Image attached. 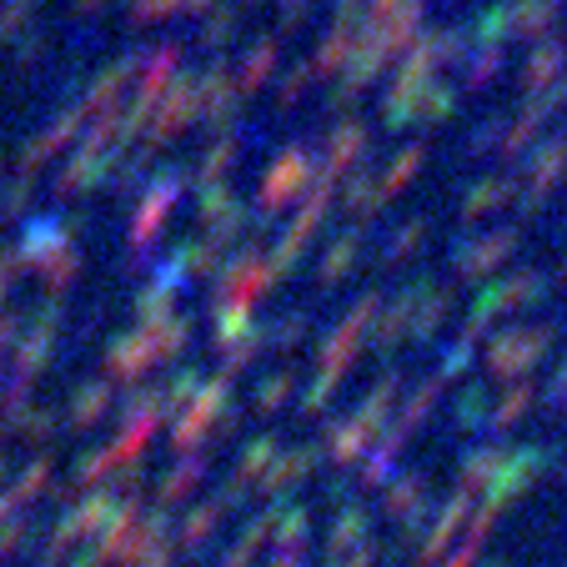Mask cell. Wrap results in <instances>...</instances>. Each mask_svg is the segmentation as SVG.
I'll return each mask as SVG.
<instances>
[{
    "label": "cell",
    "mask_w": 567,
    "mask_h": 567,
    "mask_svg": "<svg viewBox=\"0 0 567 567\" xmlns=\"http://www.w3.org/2000/svg\"><path fill=\"white\" fill-rule=\"evenodd\" d=\"M557 327L553 321H543V327H512L502 331V337H492L487 342V366H492L497 377H518V372H528L537 356L553 347Z\"/></svg>",
    "instance_id": "obj_1"
},
{
    "label": "cell",
    "mask_w": 567,
    "mask_h": 567,
    "mask_svg": "<svg viewBox=\"0 0 567 567\" xmlns=\"http://www.w3.org/2000/svg\"><path fill=\"white\" fill-rule=\"evenodd\" d=\"M307 181H311V161H307V151H302V146H286V151L272 161V171H267V181H261V206H257V212H267V216H272L276 206L296 202Z\"/></svg>",
    "instance_id": "obj_2"
},
{
    "label": "cell",
    "mask_w": 567,
    "mask_h": 567,
    "mask_svg": "<svg viewBox=\"0 0 567 567\" xmlns=\"http://www.w3.org/2000/svg\"><path fill=\"white\" fill-rule=\"evenodd\" d=\"M272 286V276H267V261L257 257V251H237V257L226 261V272L216 276V302H241V307H251L261 292Z\"/></svg>",
    "instance_id": "obj_3"
},
{
    "label": "cell",
    "mask_w": 567,
    "mask_h": 567,
    "mask_svg": "<svg viewBox=\"0 0 567 567\" xmlns=\"http://www.w3.org/2000/svg\"><path fill=\"white\" fill-rule=\"evenodd\" d=\"M512 247H518V231H512V226H497V231H487L483 241H477V237H457V247H452L457 276H487L502 257H512Z\"/></svg>",
    "instance_id": "obj_4"
},
{
    "label": "cell",
    "mask_w": 567,
    "mask_h": 567,
    "mask_svg": "<svg viewBox=\"0 0 567 567\" xmlns=\"http://www.w3.org/2000/svg\"><path fill=\"white\" fill-rule=\"evenodd\" d=\"M422 296H427V282L402 286V292H397V302H392V307L382 311V321L372 327V347H377V352H392V347L402 342V331L412 327V307L422 302Z\"/></svg>",
    "instance_id": "obj_5"
},
{
    "label": "cell",
    "mask_w": 567,
    "mask_h": 567,
    "mask_svg": "<svg viewBox=\"0 0 567 567\" xmlns=\"http://www.w3.org/2000/svg\"><path fill=\"white\" fill-rule=\"evenodd\" d=\"M563 171H567V136H547V141L537 146V156H532V177H528V196H522V206L543 202V191L553 186Z\"/></svg>",
    "instance_id": "obj_6"
},
{
    "label": "cell",
    "mask_w": 567,
    "mask_h": 567,
    "mask_svg": "<svg viewBox=\"0 0 567 567\" xmlns=\"http://www.w3.org/2000/svg\"><path fill=\"white\" fill-rule=\"evenodd\" d=\"M508 5V36H543L563 15V0H502Z\"/></svg>",
    "instance_id": "obj_7"
},
{
    "label": "cell",
    "mask_w": 567,
    "mask_h": 567,
    "mask_svg": "<svg viewBox=\"0 0 567 567\" xmlns=\"http://www.w3.org/2000/svg\"><path fill=\"white\" fill-rule=\"evenodd\" d=\"M196 116V76H177V86H171V95H166L161 116H156V131L151 141H166V136H177L186 121Z\"/></svg>",
    "instance_id": "obj_8"
},
{
    "label": "cell",
    "mask_w": 567,
    "mask_h": 567,
    "mask_svg": "<svg viewBox=\"0 0 567 567\" xmlns=\"http://www.w3.org/2000/svg\"><path fill=\"white\" fill-rule=\"evenodd\" d=\"M563 60H567V41L547 36L543 46H532V56L522 60V86H528V91H537V86H547L557 71H563Z\"/></svg>",
    "instance_id": "obj_9"
},
{
    "label": "cell",
    "mask_w": 567,
    "mask_h": 567,
    "mask_svg": "<svg viewBox=\"0 0 567 567\" xmlns=\"http://www.w3.org/2000/svg\"><path fill=\"white\" fill-rule=\"evenodd\" d=\"M181 181H186V177H181V171H166V177L156 181V186H151V196H146V206H141V216H136V231H131V237H136V241H146V237H151V231H156V222H161V212H166V206H171V202H177Z\"/></svg>",
    "instance_id": "obj_10"
},
{
    "label": "cell",
    "mask_w": 567,
    "mask_h": 567,
    "mask_svg": "<svg viewBox=\"0 0 567 567\" xmlns=\"http://www.w3.org/2000/svg\"><path fill=\"white\" fill-rule=\"evenodd\" d=\"M356 247H362V226H347L342 237H337V241H331V247H327V257H321V267H317V276H321V282H327V286H331V282H342V276L352 272Z\"/></svg>",
    "instance_id": "obj_11"
},
{
    "label": "cell",
    "mask_w": 567,
    "mask_h": 567,
    "mask_svg": "<svg viewBox=\"0 0 567 567\" xmlns=\"http://www.w3.org/2000/svg\"><path fill=\"white\" fill-rule=\"evenodd\" d=\"M272 66H276V36H261L257 46L247 50V60H241V71H237V95H247V91H257L267 76H272Z\"/></svg>",
    "instance_id": "obj_12"
},
{
    "label": "cell",
    "mask_w": 567,
    "mask_h": 567,
    "mask_svg": "<svg viewBox=\"0 0 567 567\" xmlns=\"http://www.w3.org/2000/svg\"><path fill=\"white\" fill-rule=\"evenodd\" d=\"M377 206H382V181L372 177V171H356V177L347 181V191H342V212L362 222V216H372Z\"/></svg>",
    "instance_id": "obj_13"
},
{
    "label": "cell",
    "mask_w": 567,
    "mask_h": 567,
    "mask_svg": "<svg viewBox=\"0 0 567 567\" xmlns=\"http://www.w3.org/2000/svg\"><path fill=\"white\" fill-rule=\"evenodd\" d=\"M447 307H452V286H442V292H432V296H422V302H417V311H422V317H412V342L417 347H427L432 337H438Z\"/></svg>",
    "instance_id": "obj_14"
},
{
    "label": "cell",
    "mask_w": 567,
    "mask_h": 567,
    "mask_svg": "<svg viewBox=\"0 0 567 567\" xmlns=\"http://www.w3.org/2000/svg\"><path fill=\"white\" fill-rule=\"evenodd\" d=\"M251 331H257L251 307H241V302H216V347H231V342H241V337H251Z\"/></svg>",
    "instance_id": "obj_15"
},
{
    "label": "cell",
    "mask_w": 567,
    "mask_h": 567,
    "mask_svg": "<svg viewBox=\"0 0 567 567\" xmlns=\"http://www.w3.org/2000/svg\"><path fill=\"white\" fill-rule=\"evenodd\" d=\"M497 292H502V311H522V307H532V302H543L547 276L518 272V276H508V282H497Z\"/></svg>",
    "instance_id": "obj_16"
},
{
    "label": "cell",
    "mask_w": 567,
    "mask_h": 567,
    "mask_svg": "<svg viewBox=\"0 0 567 567\" xmlns=\"http://www.w3.org/2000/svg\"><path fill=\"white\" fill-rule=\"evenodd\" d=\"M347 56H352V31H347V25H331L327 36H321L317 56H311L307 66H311V76H331V71H337V66H342Z\"/></svg>",
    "instance_id": "obj_17"
},
{
    "label": "cell",
    "mask_w": 567,
    "mask_h": 567,
    "mask_svg": "<svg viewBox=\"0 0 567 567\" xmlns=\"http://www.w3.org/2000/svg\"><path fill=\"white\" fill-rule=\"evenodd\" d=\"M508 181H497V177H487V181H477L473 191H467V196H462V216H467V222H477V216L483 212H492V206H502L508 202Z\"/></svg>",
    "instance_id": "obj_18"
},
{
    "label": "cell",
    "mask_w": 567,
    "mask_h": 567,
    "mask_svg": "<svg viewBox=\"0 0 567 567\" xmlns=\"http://www.w3.org/2000/svg\"><path fill=\"white\" fill-rule=\"evenodd\" d=\"M492 317H502V292H497V286H483V292H477V302H473V311H467V327H462V337H467V342H477V337L492 327Z\"/></svg>",
    "instance_id": "obj_19"
},
{
    "label": "cell",
    "mask_w": 567,
    "mask_h": 567,
    "mask_svg": "<svg viewBox=\"0 0 567 567\" xmlns=\"http://www.w3.org/2000/svg\"><path fill=\"white\" fill-rule=\"evenodd\" d=\"M422 161H427V151H422V146H402V151H397V161L387 166V181H382V196H387V191H402L407 181H412L417 171H422Z\"/></svg>",
    "instance_id": "obj_20"
},
{
    "label": "cell",
    "mask_w": 567,
    "mask_h": 567,
    "mask_svg": "<svg viewBox=\"0 0 567 567\" xmlns=\"http://www.w3.org/2000/svg\"><path fill=\"white\" fill-rule=\"evenodd\" d=\"M307 331H311V317H307V311H286V317L276 321L272 331H261V337H267V342H272L276 352H292V347L302 342Z\"/></svg>",
    "instance_id": "obj_21"
},
{
    "label": "cell",
    "mask_w": 567,
    "mask_h": 567,
    "mask_svg": "<svg viewBox=\"0 0 567 567\" xmlns=\"http://www.w3.org/2000/svg\"><path fill=\"white\" fill-rule=\"evenodd\" d=\"M452 106H457V86H447V81L422 86V95H417V116H427V121H442Z\"/></svg>",
    "instance_id": "obj_22"
},
{
    "label": "cell",
    "mask_w": 567,
    "mask_h": 567,
    "mask_svg": "<svg viewBox=\"0 0 567 567\" xmlns=\"http://www.w3.org/2000/svg\"><path fill=\"white\" fill-rule=\"evenodd\" d=\"M237 25H241V5H222L216 0L212 21H206V46H226V41L237 36Z\"/></svg>",
    "instance_id": "obj_23"
},
{
    "label": "cell",
    "mask_w": 567,
    "mask_h": 567,
    "mask_svg": "<svg viewBox=\"0 0 567 567\" xmlns=\"http://www.w3.org/2000/svg\"><path fill=\"white\" fill-rule=\"evenodd\" d=\"M497 71H502V46H483L467 60V86H487Z\"/></svg>",
    "instance_id": "obj_24"
},
{
    "label": "cell",
    "mask_w": 567,
    "mask_h": 567,
    "mask_svg": "<svg viewBox=\"0 0 567 567\" xmlns=\"http://www.w3.org/2000/svg\"><path fill=\"white\" fill-rule=\"evenodd\" d=\"M151 337H136V342H131V337H126V342H116V352H111V362H116L121 366V372H136V366H146V362H151Z\"/></svg>",
    "instance_id": "obj_25"
},
{
    "label": "cell",
    "mask_w": 567,
    "mask_h": 567,
    "mask_svg": "<svg viewBox=\"0 0 567 567\" xmlns=\"http://www.w3.org/2000/svg\"><path fill=\"white\" fill-rule=\"evenodd\" d=\"M477 41H483V46H497V41L508 36V5H487L483 15H477Z\"/></svg>",
    "instance_id": "obj_26"
},
{
    "label": "cell",
    "mask_w": 567,
    "mask_h": 567,
    "mask_svg": "<svg viewBox=\"0 0 567 567\" xmlns=\"http://www.w3.org/2000/svg\"><path fill=\"white\" fill-rule=\"evenodd\" d=\"M307 81H311V66H307V60H296V66H286L282 86H276V106H292L296 95L307 91Z\"/></svg>",
    "instance_id": "obj_27"
},
{
    "label": "cell",
    "mask_w": 567,
    "mask_h": 567,
    "mask_svg": "<svg viewBox=\"0 0 567 567\" xmlns=\"http://www.w3.org/2000/svg\"><path fill=\"white\" fill-rule=\"evenodd\" d=\"M422 237H427V222H407L402 231L392 237V247L382 251V257H387V261H402V257H407V251H412V247H422Z\"/></svg>",
    "instance_id": "obj_28"
},
{
    "label": "cell",
    "mask_w": 567,
    "mask_h": 567,
    "mask_svg": "<svg viewBox=\"0 0 567 567\" xmlns=\"http://www.w3.org/2000/svg\"><path fill=\"white\" fill-rule=\"evenodd\" d=\"M237 206V191L226 186V181H212V186L202 191V216H226Z\"/></svg>",
    "instance_id": "obj_29"
},
{
    "label": "cell",
    "mask_w": 567,
    "mask_h": 567,
    "mask_svg": "<svg viewBox=\"0 0 567 567\" xmlns=\"http://www.w3.org/2000/svg\"><path fill=\"white\" fill-rule=\"evenodd\" d=\"M261 342H267V337H261V327H257V331H251V337H241V342L222 347V352H226V372H237V366H247L251 356L261 352Z\"/></svg>",
    "instance_id": "obj_30"
},
{
    "label": "cell",
    "mask_w": 567,
    "mask_h": 567,
    "mask_svg": "<svg viewBox=\"0 0 567 567\" xmlns=\"http://www.w3.org/2000/svg\"><path fill=\"white\" fill-rule=\"evenodd\" d=\"M237 146H241V136H222V141L206 151L202 177H216V171H226V166H231V156H237Z\"/></svg>",
    "instance_id": "obj_31"
},
{
    "label": "cell",
    "mask_w": 567,
    "mask_h": 567,
    "mask_svg": "<svg viewBox=\"0 0 567 567\" xmlns=\"http://www.w3.org/2000/svg\"><path fill=\"white\" fill-rule=\"evenodd\" d=\"M528 402H532V387H528V382H518V387H512L508 397L497 402V422H512V417H518Z\"/></svg>",
    "instance_id": "obj_32"
},
{
    "label": "cell",
    "mask_w": 567,
    "mask_h": 567,
    "mask_svg": "<svg viewBox=\"0 0 567 567\" xmlns=\"http://www.w3.org/2000/svg\"><path fill=\"white\" fill-rule=\"evenodd\" d=\"M432 392H438V382H422V387L412 392V402H407V417H402V427H397V432H407V427H412L417 417H422L427 407H432Z\"/></svg>",
    "instance_id": "obj_33"
},
{
    "label": "cell",
    "mask_w": 567,
    "mask_h": 567,
    "mask_svg": "<svg viewBox=\"0 0 567 567\" xmlns=\"http://www.w3.org/2000/svg\"><path fill=\"white\" fill-rule=\"evenodd\" d=\"M492 141H502V116H492V121H483V126L473 131V141H467V151H487Z\"/></svg>",
    "instance_id": "obj_34"
},
{
    "label": "cell",
    "mask_w": 567,
    "mask_h": 567,
    "mask_svg": "<svg viewBox=\"0 0 567 567\" xmlns=\"http://www.w3.org/2000/svg\"><path fill=\"white\" fill-rule=\"evenodd\" d=\"M467 362H473V342H467V337H457V342L447 347V356H442V372L452 377V372H462Z\"/></svg>",
    "instance_id": "obj_35"
},
{
    "label": "cell",
    "mask_w": 567,
    "mask_h": 567,
    "mask_svg": "<svg viewBox=\"0 0 567 567\" xmlns=\"http://www.w3.org/2000/svg\"><path fill=\"white\" fill-rule=\"evenodd\" d=\"M392 387H397V377H382L377 387H372V397H366V407H362V422H366V417H377L382 407L392 402Z\"/></svg>",
    "instance_id": "obj_36"
},
{
    "label": "cell",
    "mask_w": 567,
    "mask_h": 567,
    "mask_svg": "<svg viewBox=\"0 0 567 567\" xmlns=\"http://www.w3.org/2000/svg\"><path fill=\"white\" fill-rule=\"evenodd\" d=\"M286 387H292V372H276V377L261 382V407H276L286 397Z\"/></svg>",
    "instance_id": "obj_37"
},
{
    "label": "cell",
    "mask_w": 567,
    "mask_h": 567,
    "mask_svg": "<svg viewBox=\"0 0 567 567\" xmlns=\"http://www.w3.org/2000/svg\"><path fill=\"white\" fill-rule=\"evenodd\" d=\"M356 15H362V0H337V21H331V25H347V31H356Z\"/></svg>",
    "instance_id": "obj_38"
},
{
    "label": "cell",
    "mask_w": 567,
    "mask_h": 567,
    "mask_svg": "<svg viewBox=\"0 0 567 567\" xmlns=\"http://www.w3.org/2000/svg\"><path fill=\"white\" fill-rule=\"evenodd\" d=\"M331 382H337V377H331V372H321V377L311 382V392H307V407H321V402H327V397H331Z\"/></svg>",
    "instance_id": "obj_39"
},
{
    "label": "cell",
    "mask_w": 567,
    "mask_h": 567,
    "mask_svg": "<svg viewBox=\"0 0 567 567\" xmlns=\"http://www.w3.org/2000/svg\"><path fill=\"white\" fill-rule=\"evenodd\" d=\"M477 412H483V387H473L467 397H462V422H473Z\"/></svg>",
    "instance_id": "obj_40"
},
{
    "label": "cell",
    "mask_w": 567,
    "mask_h": 567,
    "mask_svg": "<svg viewBox=\"0 0 567 567\" xmlns=\"http://www.w3.org/2000/svg\"><path fill=\"white\" fill-rule=\"evenodd\" d=\"M397 5H402V0H372V21H387Z\"/></svg>",
    "instance_id": "obj_41"
}]
</instances>
